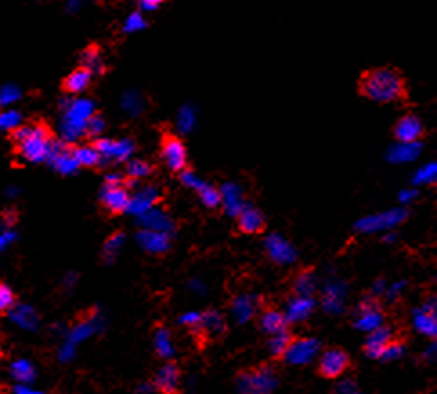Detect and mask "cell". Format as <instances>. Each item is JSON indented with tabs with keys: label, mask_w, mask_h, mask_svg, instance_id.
I'll list each match as a JSON object with an SVG mask.
<instances>
[{
	"label": "cell",
	"mask_w": 437,
	"mask_h": 394,
	"mask_svg": "<svg viewBox=\"0 0 437 394\" xmlns=\"http://www.w3.org/2000/svg\"><path fill=\"white\" fill-rule=\"evenodd\" d=\"M255 299H251V297H242V299L237 300V306L239 308H235V313L239 315L240 320H246L248 317H251L253 311H255Z\"/></svg>",
	"instance_id": "38"
},
{
	"label": "cell",
	"mask_w": 437,
	"mask_h": 394,
	"mask_svg": "<svg viewBox=\"0 0 437 394\" xmlns=\"http://www.w3.org/2000/svg\"><path fill=\"white\" fill-rule=\"evenodd\" d=\"M82 60L89 71H95V73H102L103 71L102 55H99V51L96 48L85 49V53H83V56H82Z\"/></svg>",
	"instance_id": "33"
},
{
	"label": "cell",
	"mask_w": 437,
	"mask_h": 394,
	"mask_svg": "<svg viewBox=\"0 0 437 394\" xmlns=\"http://www.w3.org/2000/svg\"><path fill=\"white\" fill-rule=\"evenodd\" d=\"M139 243L152 253H161L168 248V233L158 230H143L139 233Z\"/></svg>",
	"instance_id": "23"
},
{
	"label": "cell",
	"mask_w": 437,
	"mask_h": 394,
	"mask_svg": "<svg viewBox=\"0 0 437 394\" xmlns=\"http://www.w3.org/2000/svg\"><path fill=\"white\" fill-rule=\"evenodd\" d=\"M0 358H2V349H0Z\"/></svg>",
	"instance_id": "53"
},
{
	"label": "cell",
	"mask_w": 437,
	"mask_h": 394,
	"mask_svg": "<svg viewBox=\"0 0 437 394\" xmlns=\"http://www.w3.org/2000/svg\"><path fill=\"white\" fill-rule=\"evenodd\" d=\"M277 383V374L271 367L242 371L237 378V389L240 394H271Z\"/></svg>",
	"instance_id": "4"
},
{
	"label": "cell",
	"mask_w": 437,
	"mask_h": 394,
	"mask_svg": "<svg viewBox=\"0 0 437 394\" xmlns=\"http://www.w3.org/2000/svg\"><path fill=\"white\" fill-rule=\"evenodd\" d=\"M155 389L161 394H179L181 393V371L174 362L165 365L154 380Z\"/></svg>",
	"instance_id": "14"
},
{
	"label": "cell",
	"mask_w": 437,
	"mask_h": 394,
	"mask_svg": "<svg viewBox=\"0 0 437 394\" xmlns=\"http://www.w3.org/2000/svg\"><path fill=\"white\" fill-rule=\"evenodd\" d=\"M223 203L226 206V212L230 215H239L244 208V201H242V193L237 189L235 184H226L223 189Z\"/></svg>",
	"instance_id": "26"
},
{
	"label": "cell",
	"mask_w": 437,
	"mask_h": 394,
	"mask_svg": "<svg viewBox=\"0 0 437 394\" xmlns=\"http://www.w3.org/2000/svg\"><path fill=\"white\" fill-rule=\"evenodd\" d=\"M102 205L105 206V210L111 212V214L114 215L123 214V212L129 210L130 196L121 184L105 183V189H103L102 192Z\"/></svg>",
	"instance_id": "10"
},
{
	"label": "cell",
	"mask_w": 437,
	"mask_h": 394,
	"mask_svg": "<svg viewBox=\"0 0 437 394\" xmlns=\"http://www.w3.org/2000/svg\"><path fill=\"white\" fill-rule=\"evenodd\" d=\"M20 98V90L15 86H4L0 89V105H11Z\"/></svg>",
	"instance_id": "41"
},
{
	"label": "cell",
	"mask_w": 437,
	"mask_h": 394,
	"mask_svg": "<svg viewBox=\"0 0 437 394\" xmlns=\"http://www.w3.org/2000/svg\"><path fill=\"white\" fill-rule=\"evenodd\" d=\"M237 217H239L240 231H244V233H261L266 226L264 215L255 206H244Z\"/></svg>",
	"instance_id": "19"
},
{
	"label": "cell",
	"mask_w": 437,
	"mask_h": 394,
	"mask_svg": "<svg viewBox=\"0 0 437 394\" xmlns=\"http://www.w3.org/2000/svg\"><path fill=\"white\" fill-rule=\"evenodd\" d=\"M407 210L405 208H392V210L382 212V214L367 215L356 223V230L363 233H377V231H390L394 230L398 224H401L407 219Z\"/></svg>",
	"instance_id": "5"
},
{
	"label": "cell",
	"mask_w": 437,
	"mask_h": 394,
	"mask_svg": "<svg viewBox=\"0 0 437 394\" xmlns=\"http://www.w3.org/2000/svg\"><path fill=\"white\" fill-rule=\"evenodd\" d=\"M320 351V344L314 339H295L284 360L293 365H305L313 360Z\"/></svg>",
	"instance_id": "8"
},
{
	"label": "cell",
	"mask_w": 437,
	"mask_h": 394,
	"mask_svg": "<svg viewBox=\"0 0 437 394\" xmlns=\"http://www.w3.org/2000/svg\"><path fill=\"white\" fill-rule=\"evenodd\" d=\"M161 156H163L165 163H167L170 170H185L188 156H186V149L179 137L172 136V134H165L163 140H161Z\"/></svg>",
	"instance_id": "7"
},
{
	"label": "cell",
	"mask_w": 437,
	"mask_h": 394,
	"mask_svg": "<svg viewBox=\"0 0 437 394\" xmlns=\"http://www.w3.org/2000/svg\"><path fill=\"white\" fill-rule=\"evenodd\" d=\"M123 239H125L123 233H116L114 237H111V239L107 240V245H105V255H107V257H112V255L120 250Z\"/></svg>",
	"instance_id": "45"
},
{
	"label": "cell",
	"mask_w": 437,
	"mask_h": 394,
	"mask_svg": "<svg viewBox=\"0 0 437 394\" xmlns=\"http://www.w3.org/2000/svg\"><path fill=\"white\" fill-rule=\"evenodd\" d=\"M158 349H159V355H163V356L170 355V344H168L167 331H163L161 334H158Z\"/></svg>",
	"instance_id": "46"
},
{
	"label": "cell",
	"mask_w": 437,
	"mask_h": 394,
	"mask_svg": "<svg viewBox=\"0 0 437 394\" xmlns=\"http://www.w3.org/2000/svg\"><path fill=\"white\" fill-rule=\"evenodd\" d=\"M13 376L18 381H31L34 376V371L27 362H18L13 365Z\"/></svg>",
	"instance_id": "39"
},
{
	"label": "cell",
	"mask_w": 437,
	"mask_h": 394,
	"mask_svg": "<svg viewBox=\"0 0 437 394\" xmlns=\"http://www.w3.org/2000/svg\"><path fill=\"white\" fill-rule=\"evenodd\" d=\"M141 2V8L146 9V11H152V9L158 8L161 2H165V0H139Z\"/></svg>",
	"instance_id": "50"
},
{
	"label": "cell",
	"mask_w": 437,
	"mask_h": 394,
	"mask_svg": "<svg viewBox=\"0 0 437 394\" xmlns=\"http://www.w3.org/2000/svg\"><path fill=\"white\" fill-rule=\"evenodd\" d=\"M414 183L416 184H436L437 183V161L423 165L414 174Z\"/></svg>",
	"instance_id": "31"
},
{
	"label": "cell",
	"mask_w": 437,
	"mask_h": 394,
	"mask_svg": "<svg viewBox=\"0 0 437 394\" xmlns=\"http://www.w3.org/2000/svg\"><path fill=\"white\" fill-rule=\"evenodd\" d=\"M64 121H62V136L65 142H74L85 134L87 123L96 114L95 103L87 98L71 100L64 103Z\"/></svg>",
	"instance_id": "3"
},
{
	"label": "cell",
	"mask_w": 437,
	"mask_h": 394,
	"mask_svg": "<svg viewBox=\"0 0 437 394\" xmlns=\"http://www.w3.org/2000/svg\"><path fill=\"white\" fill-rule=\"evenodd\" d=\"M266 252L277 264H291L296 261V252L289 240L284 239L282 236H270L266 239Z\"/></svg>",
	"instance_id": "13"
},
{
	"label": "cell",
	"mask_w": 437,
	"mask_h": 394,
	"mask_svg": "<svg viewBox=\"0 0 437 394\" xmlns=\"http://www.w3.org/2000/svg\"><path fill=\"white\" fill-rule=\"evenodd\" d=\"M143 221H145V226L146 230H158V231H165L167 233L168 230L172 228V223L168 221V217L161 212H146L143 215Z\"/></svg>",
	"instance_id": "30"
},
{
	"label": "cell",
	"mask_w": 437,
	"mask_h": 394,
	"mask_svg": "<svg viewBox=\"0 0 437 394\" xmlns=\"http://www.w3.org/2000/svg\"><path fill=\"white\" fill-rule=\"evenodd\" d=\"M127 174L134 179H141V177H148L152 174V167L146 161H141V159H134L127 165Z\"/></svg>",
	"instance_id": "34"
},
{
	"label": "cell",
	"mask_w": 437,
	"mask_h": 394,
	"mask_svg": "<svg viewBox=\"0 0 437 394\" xmlns=\"http://www.w3.org/2000/svg\"><path fill=\"white\" fill-rule=\"evenodd\" d=\"M103 129H105V121H103L102 116L95 114L89 120V123H87L85 134H89V136H98Z\"/></svg>",
	"instance_id": "44"
},
{
	"label": "cell",
	"mask_w": 437,
	"mask_h": 394,
	"mask_svg": "<svg viewBox=\"0 0 437 394\" xmlns=\"http://www.w3.org/2000/svg\"><path fill=\"white\" fill-rule=\"evenodd\" d=\"M193 121H195V112H193V109L190 107V105H186V107L181 109L179 112V127L181 130H190L193 127Z\"/></svg>",
	"instance_id": "42"
},
{
	"label": "cell",
	"mask_w": 437,
	"mask_h": 394,
	"mask_svg": "<svg viewBox=\"0 0 437 394\" xmlns=\"http://www.w3.org/2000/svg\"><path fill=\"white\" fill-rule=\"evenodd\" d=\"M287 318L282 311L275 308H266L261 315V330L268 334H277L286 331Z\"/></svg>",
	"instance_id": "22"
},
{
	"label": "cell",
	"mask_w": 437,
	"mask_h": 394,
	"mask_svg": "<svg viewBox=\"0 0 437 394\" xmlns=\"http://www.w3.org/2000/svg\"><path fill=\"white\" fill-rule=\"evenodd\" d=\"M49 161L53 163V167L56 168L62 174H71V172L76 170L80 165L76 163V159L73 156V149L65 143H53L51 154H49Z\"/></svg>",
	"instance_id": "16"
},
{
	"label": "cell",
	"mask_w": 437,
	"mask_h": 394,
	"mask_svg": "<svg viewBox=\"0 0 437 394\" xmlns=\"http://www.w3.org/2000/svg\"><path fill=\"white\" fill-rule=\"evenodd\" d=\"M13 140L17 142V152L27 161L40 163L43 159H49L53 143L51 130L43 123L24 125L13 130Z\"/></svg>",
	"instance_id": "2"
},
{
	"label": "cell",
	"mask_w": 437,
	"mask_h": 394,
	"mask_svg": "<svg viewBox=\"0 0 437 394\" xmlns=\"http://www.w3.org/2000/svg\"><path fill=\"white\" fill-rule=\"evenodd\" d=\"M293 340H295V337H293V334L287 330L282 331V333L271 334L270 342H268V347H270V353L275 360H284V356H286V353L289 351Z\"/></svg>",
	"instance_id": "25"
},
{
	"label": "cell",
	"mask_w": 437,
	"mask_h": 394,
	"mask_svg": "<svg viewBox=\"0 0 437 394\" xmlns=\"http://www.w3.org/2000/svg\"><path fill=\"white\" fill-rule=\"evenodd\" d=\"M73 156L80 167H98L103 161L102 154L92 147H76L73 149Z\"/></svg>",
	"instance_id": "29"
},
{
	"label": "cell",
	"mask_w": 437,
	"mask_h": 394,
	"mask_svg": "<svg viewBox=\"0 0 437 394\" xmlns=\"http://www.w3.org/2000/svg\"><path fill=\"white\" fill-rule=\"evenodd\" d=\"M423 136V123L417 116L407 114L394 125V137L399 143H417Z\"/></svg>",
	"instance_id": "11"
},
{
	"label": "cell",
	"mask_w": 437,
	"mask_h": 394,
	"mask_svg": "<svg viewBox=\"0 0 437 394\" xmlns=\"http://www.w3.org/2000/svg\"><path fill=\"white\" fill-rule=\"evenodd\" d=\"M383 326V315L380 311L376 304H363L360 308V313L356 317V327L361 331H367V333H373L374 330Z\"/></svg>",
	"instance_id": "18"
},
{
	"label": "cell",
	"mask_w": 437,
	"mask_h": 394,
	"mask_svg": "<svg viewBox=\"0 0 437 394\" xmlns=\"http://www.w3.org/2000/svg\"><path fill=\"white\" fill-rule=\"evenodd\" d=\"M20 127V114L17 111L0 112V130H15Z\"/></svg>",
	"instance_id": "36"
},
{
	"label": "cell",
	"mask_w": 437,
	"mask_h": 394,
	"mask_svg": "<svg viewBox=\"0 0 437 394\" xmlns=\"http://www.w3.org/2000/svg\"><path fill=\"white\" fill-rule=\"evenodd\" d=\"M90 78H92V71H89L87 67L76 69V71H73V73L65 78L64 89L67 90V93L78 95V93H82V90H85L87 87H89Z\"/></svg>",
	"instance_id": "24"
},
{
	"label": "cell",
	"mask_w": 437,
	"mask_h": 394,
	"mask_svg": "<svg viewBox=\"0 0 437 394\" xmlns=\"http://www.w3.org/2000/svg\"><path fill=\"white\" fill-rule=\"evenodd\" d=\"M95 149L102 154L103 159L121 161V159L129 158L132 154L134 145L129 140H121V142H114V140H96Z\"/></svg>",
	"instance_id": "15"
},
{
	"label": "cell",
	"mask_w": 437,
	"mask_h": 394,
	"mask_svg": "<svg viewBox=\"0 0 437 394\" xmlns=\"http://www.w3.org/2000/svg\"><path fill=\"white\" fill-rule=\"evenodd\" d=\"M17 394H42V393H33V390L24 389V387H18V389H17Z\"/></svg>",
	"instance_id": "52"
},
{
	"label": "cell",
	"mask_w": 437,
	"mask_h": 394,
	"mask_svg": "<svg viewBox=\"0 0 437 394\" xmlns=\"http://www.w3.org/2000/svg\"><path fill=\"white\" fill-rule=\"evenodd\" d=\"M361 93L365 98L376 103L398 102L405 93L403 78L398 71L389 67L373 69L361 80Z\"/></svg>",
	"instance_id": "1"
},
{
	"label": "cell",
	"mask_w": 437,
	"mask_h": 394,
	"mask_svg": "<svg viewBox=\"0 0 437 394\" xmlns=\"http://www.w3.org/2000/svg\"><path fill=\"white\" fill-rule=\"evenodd\" d=\"M199 196H201V201L204 203V206H208V208H217V206L223 203V193L218 192L215 186H210V184H204V186L199 190Z\"/></svg>",
	"instance_id": "32"
},
{
	"label": "cell",
	"mask_w": 437,
	"mask_h": 394,
	"mask_svg": "<svg viewBox=\"0 0 437 394\" xmlns=\"http://www.w3.org/2000/svg\"><path fill=\"white\" fill-rule=\"evenodd\" d=\"M349 365H351V358H349L347 353L340 349V347H333V349H327L320 356V360H318V373L324 378L336 380V378L343 376V374L347 373Z\"/></svg>",
	"instance_id": "6"
},
{
	"label": "cell",
	"mask_w": 437,
	"mask_h": 394,
	"mask_svg": "<svg viewBox=\"0 0 437 394\" xmlns=\"http://www.w3.org/2000/svg\"><path fill=\"white\" fill-rule=\"evenodd\" d=\"M421 154V143H396L392 149L389 150V159L392 163L403 165L416 161Z\"/></svg>",
	"instance_id": "20"
},
{
	"label": "cell",
	"mask_w": 437,
	"mask_h": 394,
	"mask_svg": "<svg viewBox=\"0 0 437 394\" xmlns=\"http://www.w3.org/2000/svg\"><path fill=\"white\" fill-rule=\"evenodd\" d=\"M158 190L155 189H145L143 192H139L137 196H134V199H130V212H136V214H146L151 210V206L158 201Z\"/></svg>",
	"instance_id": "27"
},
{
	"label": "cell",
	"mask_w": 437,
	"mask_h": 394,
	"mask_svg": "<svg viewBox=\"0 0 437 394\" xmlns=\"http://www.w3.org/2000/svg\"><path fill=\"white\" fill-rule=\"evenodd\" d=\"M390 342H394V339H392V331L387 326L377 327L373 333H369V339L365 342V353H367L370 358H382Z\"/></svg>",
	"instance_id": "17"
},
{
	"label": "cell",
	"mask_w": 437,
	"mask_h": 394,
	"mask_svg": "<svg viewBox=\"0 0 437 394\" xmlns=\"http://www.w3.org/2000/svg\"><path fill=\"white\" fill-rule=\"evenodd\" d=\"M69 11H74V9L80 8V0H69V4H67Z\"/></svg>",
	"instance_id": "51"
},
{
	"label": "cell",
	"mask_w": 437,
	"mask_h": 394,
	"mask_svg": "<svg viewBox=\"0 0 437 394\" xmlns=\"http://www.w3.org/2000/svg\"><path fill=\"white\" fill-rule=\"evenodd\" d=\"M414 326L419 333L437 339V295L430 297L419 311L414 315Z\"/></svg>",
	"instance_id": "9"
},
{
	"label": "cell",
	"mask_w": 437,
	"mask_h": 394,
	"mask_svg": "<svg viewBox=\"0 0 437 394\" xmlns=\"http://www.w3.org/2000/svg\"><path fill=\"white\" fill-rule=\"evenodd\" d=\"M15 306V293L4 283H0V313H6Z\"/></svg>",
	"instance_id": "37"
},
{
	"label": "cell",
	"mask_w": 437,
	"mask_h": 394,
	"mask_svg": "<svg viewBox=\"0 0 437 394\" xmlns=\"http://www.w3.org/2000/svg\"><path fill=\"white\" fill-rule=\"evenodd\" d=\"M405 353V346L401 342H390L389 347L385 349V353H383L382 356V360H387V362H392V360H399L401 356H403Z\"/></svg>",
	"instance_id": "40"
},
{
	"label": "cell",
	"mask_w": 437,
	"mask_h": 394,
	"mask_svg": "<svg viewBox=\"0 0 437 394\" xmlns=\"http://www.w3.org/2000/svg\"><path fill=\"white\" fill-rule=\"evenodd\" d=\"M293 290L296 295L311 297L317 290V275L313 270H304L296 275L295 283H293Z\"/></svg>",
	"instance_id": "28"
},
{
	"label": "cell",
	"mask_w": 437,
	"mask_h": 394,
	"mask_svg": "<svg viewBox=\"0 0 437 394\" xmlns=\"http://www.w3.org/2000/svg\"><path fill=\"white\" fill-rule=\"evenodd\" d=\"M335 394H361V393L356 389L354 383H351V381H345V383H340V386L336 387Z\"/></svg>",
	"instance_id": "48"
},
{
	"label": "cell",
	"mask_w": 437,
	"mask_h": 394,
	"mask_svg": "<svg viewBox=\"0 0 437 394\" xmlns=\"http://www.w3.org/2000/svg\"><path fill=\"white\" fill-rule=\"evenodd\" d=\"M314 309V300L313 297H304L296 295L295 299L289 302V308H287V322H302L313 313Z\"/></svg>",
	"instance_id": "21"
},
{
	"label": "cell",
	"mask_w": 437,
	"mask_h": 394,
	"mask_svg": "<svg viewBox=\"0 0 437 394\" xmlns=\"http://www.w3.org/2000/svg\"><path fill=\"white\" fill-rule=\"evenodd\" d=\"M146 27L145 18L141 17V13H132L129 15V18L125 20V31L127 33H132V31H141Z\"/></svg>",
	"instance_id": "43"
},
{
	"label": "cell",
	"mask_w": 437,
	"mask_h": 394,
	"mask_svg": "<svg viewBox=\"0 0 437 394\" xmlns=\"http://www.w3.org/2000/svg\"><path fill=\"white\" fill-rule=\"evenodd\" d=\"M121 105H123L125 111L130 112V114H137V112L143 109V98L139 96V93H136V90H130V93H127V95L123 96V102H121Z\"/></svg>",
	"instance_id": "35"
},
{
	"label": "cell",
	"mask_w": 437,
	"mask_h": 394,
	"mask_svg": "<svg viewBox=\"0 0 437 394\" xmlns=\"http://www.w3.org/2000/svg\"><path fill=\"white\" fill-rule=\"evenodd\" d=\"M183 183L188 184V186H192V189L195 190H201L202 186H204V183H202L197 176H193L192 172H185V174H183Z\"/></svg>",
	"instance_id": "47"
},
{
	"label": "cell",
	"mask_w": 437,
	"mask_h": 394,
	"mask_svg": "<svg viewBox=\"0 0 437 394\" xmlns=\"http://www.w3.org/2000/svg\"><path fill=\"white\" fill-rule=\"evenodd\" d=\"M192 327L195 334H199L202 339H211V337H221L226 331V322H224L221 313L206 311L197 318V322Z\"/></svg>",
	"instance_id": "12"
},
{
	"label": "cell",
	"mask_w": 437,
	"mask_h": 394,
	"mask_svg": "<svg viewBox=\"0 0 437 394\" xmlns=\"http://www.w3.org/2000/svg\"><path fill=\"white\" fill-rule=\"evenodd\" d=\"M417 192L414 189H408V190H403V192H399V201L403 203V205H407V203H412L414 199H416Z\"/></svg>",
	"instance_id": "49"
}]
</instances>
